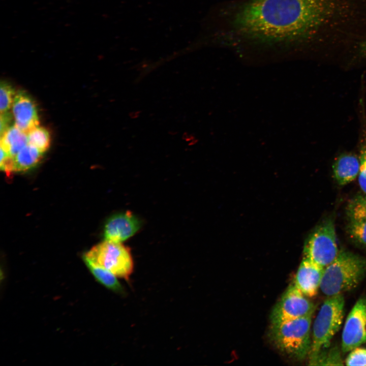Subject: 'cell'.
I'll use <instances>...</instances> for the list:
<instances>
[{
	"mask_svg": "<svg viewBox=\"0 0 366 366\" xmlns=\"http://www.w3.org/2000/svg\"><path fill=\"white\" fill-rule=\"evenodd\" d=\"M233 25L248 39L264 43L289 42L313 51L309 0H251L237 10Z\"/></svg>",
	"mask_w": 366,
	"mask_h": 366,
	"instance_id": "1",
	"label": "cell"
},
{
	"mask_svg": "<svg viewBox=\"0 0 366 366\" xmlns=\"http://www.w3.org/2000/svg\"><path fill=\"white\" fill-rule=\"evenodd\" d=\"M366 274V259L340 250L335 259L324 268L320 289L327 297L356 288Z\"/></svg>",
	"mask_w": 366,
	"mask_h": 366,
	"instance_id": "2",
	"label": "cell"
},
{
	"mask_svg": "<svg viewBox=\"0 0 366 366\" xmlns=\"http://www.w3.org/2000/svg\"><path fill=\"white\" fill-rule=\"evenodd\" d=\"M312 316L271 324L269 337L282 353L299 360L310 353Z\"/></svg>",
	"mask_w": 366,
	"mask_h": 366,
	"instance_id": "3",
	"label": "cell"
},
{
	"mask_svg": "<svg viewBox=\"0 0 366 366\" xmlns=\"http://www.w3.org/2000/svg\"><path fill=\"white\" fill-rule=\"evenodd\" d=\"M344 307L343 294L329 296L325 300L313 323L310 355L329 346L342 324Z\"/></svg>",
	"mask_w": 366,
	"mask_h": 366,
	"instance_id": "4",
	"label": "cell"
},
{
	"mask_svg": "<svg viewBox=\"0 0 366 366\" xmlns=\"http://www.w3.org/2000/svg\"><path fill=\"white\" fill-rule=\"evenodd\" d=\"M117 277L129 280L134 263L130 249L119 242L105 240L95 246L83 256Z\"/></svg>",
	"mask_w": 366,
	"mask_h": 366,
	"instance_id": "5",
	"label": "cell"
},
{
	"mask_svg": "<svg viewBox=\"0 0 366 366\" xmlns=\"http://www.w3.org/2000/svg\"><path fill=\"white\" fill-rule=\"evenodd\" d=\"M335 225L332 219H327L318 225L310 234L304 247V257L325 267L338 256Z\"/></svg>",
	"mask_w": 366,
	"mask_h": 366,
	"instance_id": "6",
	"label": "cell"
},
{
	"mask_svg": "<svg viewBox=\"0 0 366 366\" xmlns=\"http://www.w3.org/2000/svg\"><path fill=\"white\" fill-rule=\"evenodd\" d=\"M294 284L290 285L273 307L271 324L312 316L315 305Z\"/></svg>",
	"mask_w": 366,
	"mask_h": 366,
	"instance_id": "7",
	"label": "cell"
},
{
	"mask_svg": "<svg viewBox=\"0 0 366 366\" xmlns=\"http://www.w3.org/2000/svg\"><path fill=\"white\" fill-rule=\"evenodd\" d=\"M366 342V297L359 298L346 320L342 334V351H351Z\"/></svg>",
	"mask_w": 366,
	"mask_h": 366,
	"instance_id": "8",
	"label": "cell"
},
{
	"mask_svg": "<svg viewBox=\"0 0 366 366\" xmlns=\"http://www.w3.org/2000/svg\"><path fill=\"white\" fill-rule=\"evenodd\" d=\"M14 125L26 134L39 126V120L35 102L22 90L16 93L12 104Z\"/></svg>",
	"mask_w": 366,
	"mask_h": 366,
	"instance_id": "9",
	"label": "cell"
},
{
	"mask_svg": "<svg viewBox=\"0 0 366 366\" xmlns=\"http://www.w3.org/2000/svg\"><path fill=\"white\" fill-rule=\"evenodd\" d=\"M140 227L138 218L128 211L110 218L105 224L104 236L106 240L121 242L133 236Z\"/></svg>",
	"mask_w": 366,
	"mask_h": 366,
	"instance_id": "10",
	"label": "cell"
},
{
	"mask_svg": "<svg viewBox=\"0 0 366 366\" xmlns=\"http://www.w3.org/2000/svg\"><path fill=\"white\" fill-rule=\"evenodd\" d=\"M324 268L304 257L297 269L294 284L306 296H315L320 287Z\"/></svg>",
	"mask_w": 366,
	"mask_h": 366,
	"instance_id": "11",
	"label": "cell"
},
{
	"mask_svg": "<svg viewBox=\"0 0 366 366\" xmlns=\"http://www.w3.org/2000/svg\"><path fill=\"white\" fill-rule=\"evenodd\" d=\"M359 169V156L351 152L341 154L332 165L333 178L340 186L346 185L355 179Z\"/></svg>",
	"mask_w": 366,
	"mask_h": 366,
	"instance_id": "12",
	"label": "cell"
},
{
	"mask_svg": "<svg viewBox=\"0 0 366 366\" xmlns=\"http://www.w3.org/2000/svg\"><path fill=\"white\" fill-rule=\"evenodd\" d=\"M27 144V134L15 125L10 127L1 136V147L13 157Z\"/></svg>",
	"mask_w": 366,
	"mask_h": 366,
	"instance_id": "13",
	"label": "cell"
},
{
	"mask_svg": "<svg viewBox=\"0 0 366 366\" xmlns=\"http://www.w3.org/2000/svg\"><path fill=\"white\" fill-rule=\"evenodd\" d=\"M43 152L27 144L14 157V171H24L36 166L41 161Z\"/></svg>",
	"mask_w": 366,
	"mask_h": 366,
	"instance_id": "14",
	"label": "cell"
},
{
	"mask_svg": "<svg viewBox=\"0 0 366 366\" xmlns=\"http://www.w3.org/2000/svg\"><path fill=\"white\" fill-rule=\"evenodd\" d=\"M360 103L361 107V130L359 155L360 169L357 177L361 192L366 194V115L362 99H361Z\"/></svg>",
	"mask_w": 366,
	"mask_h": 366,
	"instance_id": "15",
	"label": "cell"
},
{
	"mask_svg": "<svg viewBox=\"0 0 366 366\" xmlns=\"http://www.w3.org/2000/svg\"><path fill=\"white\" fill-rule=\"evenodd\" d=\"M83 260L90 272L100 284L117 293H123V288L117 278L109 270L92 263L83 257Z\"/></svg>",
	"mask_w": 366,
	"mask_h": 366,
	"instance_id": "16",
	"label": "cell"
},
{
	"mask_svg": "<svg viewBox=\"0 0 366 366\" xmlns=\"http://www.w3.org/2000/svg\"><path fill=\"white\" fill-rule=\"evenodd\" d=\"M346 212L349 221H366V194L361 192L353 196L347 203Z\"/></svg>",
	"mask_w": 366,
	"mask_h": 366,
	"instance_id": "17",
	"label": "cell"
},
{
	"mask_svg": "<svg viewBox=\"0 0 366 366\" xmlns=\"http://www.w3.org/2000/svg\"><path fill=\"white\" fill-rule=\"evenodd\" d=\"M311 365H343L341 353L338 349L331 348L326 351V348L310 355Z\"/></svg>",
	"mask_w": 366,
	"mask_h": 366,
	"instance_id": "18",
	"label": "cell"
},
{
	"mask_svg": "<svg viewBox=\"0 0 366 366\" xmlns=\"http://www.w3.org/2000/svg\"><path fill=\"white\" fill-rule=\"evenodd\" d=\"M28 144L37 148L43 153L49 147L50 137L48 131L44 128L37 127L27 134Z\"/></svg>",
	"mask_w": 366,
	"mask_h": 366,
	"instance_id": "19",
	"label": "cell"
},
{
	"mask_svg": "<svg viewBox=\"0 0 366 366\" xmlns=\"http://www.w3.org/2000/svg\"><path fill=\"white\" fill-rule=\"evenodd\" d=\"M346 231L351 240L366 248V221H349Z\"/></svg>",
	"mask_w": 366,
	"mask_h": 366,
	"instance_id": "20",
	"label": "cell"
},
{
	"mask_svg": "<svg viewBox=\"0 0 366 366\" xmlns=\"http://www.w3.org/2000/svg\"><path fill=\"white\" fill-rule=\"evenodd\" d=\"M16 93L12 86L8 82L2 81L0 84L1 113L9 111L12 106Z\"/></svg>",
	"mask_w": 366,
	"mask_h": 366,
	"instance_id": "21",
	"label": "cell"
},
{
	"mask_svg": "<svg viewBox=\"0 0 366 366\" xmlns=\"http://www.w3.org/2000/svg\"><path fill=\"white\" fill-rule=\"evenodd\" d=\"M346 59L350 65L366 61V38L354 47Z\"/></svg>",
	"mask_w": 366,
	"mask_h": 366,
	"instance_id": "22",
	"label": "cell"
},
{
	"mask_svg": "<svg viewBox=\"0 0 366 366\" xmlns=\"http://www.w3.org/2000/svg\"><path fill=\"white\" fill-rule=\"evenodd\" d=\"M350 351L345 360L347 365L366 366V349L357 347Z\"/></svg>",
	"mask_w": 366,
	"mask_h": 366,
	"instance_id": "23",
	"label": "cell"
},
{
	"mask_svg": "<svg viewBox=\"0 0 366 366\" xmlns=\"http://www.w3.org/2000/svg\"><path fill=\"white\" fill-rule=\"evenodd\" d=\"M1 169L10 176L14 172V157L9 155L4 149L1 147Z\"/></svg>",
	"mask_w": 366,
	"mask_h": 366,
	"instance_id": "24",
	"label": "cell"
},
{
	"mask_svg": "<svg viewBox=\"0 0 366 366\" xmlns=\"http://www.w3.org/2000/svg\"><path fill=\"white\" fill-rule=\"evenodd\" d=\"M9 111L1 113L0 136H2L11 127L13 115Z\"/></svg>",
	"mask_w": 366,
	"mask_h": 366,
	"instance_id": "25",
	"label": "cell"
},
{
	"mask_svg": "<svg viewBox=\"0 0 366 366\" xmlns=\"http://www.w3.org/2000/svg\"><path fill=\"white\" fill-rule=\"evenodd\" d=\"M311 6H312V3H311ZM312 12H313V10H312ZM313 15L314 20L315 27V32H316V44H317V53L318 54V53H319V50H318V43H317V34H316V25H315V19H314V17L313 12Z\"/></svg>",
	"mask_w": 366,
	"mask_h": 366,
	"instance_id": "26",
	"label": "cell"
}]
</instances>
